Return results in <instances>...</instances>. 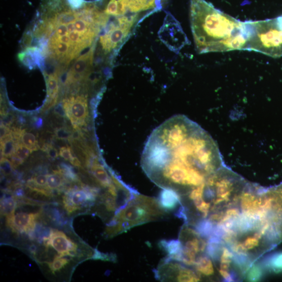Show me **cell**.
<instances>
[{
    "mask_svg": "<svg viewBox=\"0 0 282 282\" xmlns=\"http://www.w3.org/2000/svg\"><path fill=\"white\" fill-rule=\"evenodd\" d=\"M141 164L147 174L164 167H175L208 178L221 168L222 158L206 132L188 118L176 116L153 132Z\"/></svg>",
    "mask_w": 282,
    "mask_h": 282,
    "instance_id": "obj_1",
    "label": "cell"
},
{
    "mask_svg": "<svg viewBox=\"0 0 282 282\" xmlns=\"http://www.w3.org/2000/svg\"><path fill=\"white\" fill-rule=\"evenodd\" d=\"M108 21L97 3L85 4L78 12H57L44 24L47 34L52 32L48 46L52 56L69 63L92 44Z\"/></svg>",
    "mask_w": 282,
    "mask_h": 282,
    "instance_id": "obj_2",
    "label": "cell"
},
{
    "mask_svg": "<svg viewBox=\"0 0 282 282\" xmlns=\"http://www.w3.org/2000/svg\"><path fill=\"white\" fill-rule=\"evenodd\" d=\"M194 41L200 54L245 50L248 40L245 22L216 9L205 0H190Z\"/></svg>",
    "mask_w": 282,
    "mask_h": 282,
    "instance_id": "obj_3",
    "label": "cell"
},
{
    "mask_svg": "<svg viewBox=\"0 0 282 282\" xmlns=\"http://www.w3.org/2000/svg\"><path fill=\"white\" fill-rule=\"evenodd\" d=\"M167 214L158 199L136 195L115 216L105 230V235L115 236L135 226L162 219Z\"/></svg>",
    "mask_w": 282,
    "mask_h": 282,
    "instance_id": "obj_4",
    "label": "cell"
},
{
    "mask_svg": "<svg viewBox=\"0 0 282 282\" xmlns=\"http://www.w3.org/2000/svg\"><path fill=\"white\" fill-rule=\"evenodd\" d=\"M245 23L248 40L245 50L260 52L272 57L282 56V17Z\"/></svg>",
    "mask_w": 282,
    "mask_h": 282,
    "instance_id": "obj_5",
    "label": "cell"
},
{
    "mask_svg": "<svg viewBox=\"0 0 282 282\" xmlns=\"http://www.w3.org/2000/svg\"><path fill=\"white\" fill-rule=\"evenodd\" d=\"M143 18L139 15L117 17L100 38L99 42L104 52L119 48L128 40L136 23Z\"/></svg>",
    "mask_w": 282,
    "mask_h": 282,
    "instance_id": "obj_6",
    "label": "cell"
},
{
    "mask_svg": "<svg viewBox=\"0 0 282 282\" xmlns=\"http://www.w3.org/2000/svg\"><path fill=\"white\" fill-rule=\"evenodd\" d=\"M196 230L184 226L179 240L183 245L182 263L186 266H195L197 256L206 250V244Z\"/></svg>",
    "mask_w": 282,
    "mask_h": 282,
    "instance_id": "obj_7",
    "label": "cell"
},
{
    "mask_svg": "<svg viewBox=\"0 0 282 282\" xmlns=\"http://www.w3.org/2000/svg\"><path fill=\"white\" fill-rule=\"evenodd\" d=\"M98 195V189L85 186H84L82 189H69L63 198L64 208L68 214H73L86 203L94 202Z\"/></svg>",
    "mask_w": 282,
    "mask_h": 282,
    "instance_id": "obj_8",
    "label": "cell"
},
{
    "mask_svg": "<svg viewBox=\"0 0 282 282\" xmlns=\"http://www.w3.org/2000/svg\"><path fill=\"white\" fill-rule=\"evenodd\" d=\"M66 116L72 123L74 128H80L85 124L89 115L87 102L84 96H72L63 100Z\"/></svg>",
    "mask_w": 282,
    "mask_h": 282,
    "instance_id": "obj_9",
    "label": "cell"
},
{
    "mask_svg": "<svg viewBox=\"0 0 282 282\" xmlns=\"http://www.w3.org/2000/svg\"><path fill=\"white\" fill-rule=\"evenodd\" d=\"M44 244L46 248L51 246L59 256L74 257L77 254V244L68 238L62 232L51 230L49 235L44 238Z\"/></svg>",
    "mask_w": 282,
    "mask_h": 282,
    "instance_id": "obj_10",
    "label": "cell"
},
{
    "mask_svg": "<svg viewBox=\"0 0 282 282\" xmlns=\"http://www.w3.org/2000/svg\"><path fill=\"white\" fill-rule=\"evenodd\" d=\"M180 263L166 257L154 272L156 279L161 281H184L188 268Z\"/></svg>",
    "mask_w": 282,
    "mask_h": 282,
    "instance_id": "obj_11",
    "label": "cell"
},
{
    "mask_svg": "<svg viewBox=\"0 0 282 282\" xmlns=\"http://www.w3.org/2000/svg\"><path fill=\"white\" fill-rule=\"evenodd\" d=\"M94 47L79 57L66 76L63 83L70 85L81 81L89 75L93 65Z\"/></svg>",
    "mask_w": 282,
    "mask_h": 282,
    "instance_id": "obj_12",
    "label": "cell"
},
{
    "mask_svg": "<svg viewBox=\"0 0 282 282\" xmlns=\"http://www.w3.org/2000/svg\"><path fill=\"white\" fill-rule=\"evenodd\" d=\"M40 213H20L7 218V225L12 231L16 233H26L30 235L33 233L36 221L40 217Z\"/></svg>",
    "mask_w": 282,
    "mask_h": 282,
    "instance_id": "obj_13",
    "label": "cell"
},
{
    "mask_svg": "<svg viewBox=\"0 0 282 282\" xmlns=\"http://www.w3.org/2000/svg\"><path fill=\"white\" fill-rule=\"evenodd\" d=\"M158 200L161 207L169 213L181 203V197L178 192L172 189H163Z\"/></svg>",
    "mask_w": 282,
    "mask_h": 282,
    "instance_id": "obj_14",
    "label": "cell"
},
{
    "mask_svg": "<svg viewBox=\"0 0 282 282\" xmlns=\"http://www.w3.org/2000/svg\"><path fill=\"white\" fill-rule=\"evenodd\" d=\"M161 249L167 254L168 258L182 263L183 259V245L179 240H162L159 243Z\"/></svg>",
    "mask_w": 282,
    "mask_h": 282,
    "instance_id": "obj_15",
    "label": "cell"
},
{
    "mask_svg": "<svg viewBox=\"0 0 282 282\" xmlns=\"http://www.w3.org/2000/svg\"><path fill=\"white\" fill-rule=\"evenodd\" d=\"M195 266L196 272L200 276L213 275L215 272L213 263L207 256L198 257Z\"/></svg>",
    "mask_w": 282,
    "mask_h": 282,
    "instance_id": "obj_16",
    "label": "cell"
},
{
    "mask_svg": "<svg viewBox=\"0 0 282 282\" xmlns=\"http://www.w3.org/2000/svg\"><path fill=\"white\" fill-rule=\"evenodd\" d=\"M215 226L209 220L204 219L196 224L195 230L202 237L209 238L213 236Z\"/></svg>",
    "mask_w": 282,
    "mask_h": 282,
    "instance_id": "obj_17",
    "label": "cell"
},
{
    "mask_svg": "<svg viewBox=\"0 0 282 282\" xmlns=\"http://www.w3.org/2000/svg\"><path fill=\"white\" fill-rule=\"evenodd\" d=\"M92 171L94 177L102 186L110 188L113 185L107 171L102 166L95 164L92 167Z\"/></svg>",
    "mask_w": 282,
    "mask_h": 282,
    "instance_id": "obj_18",
    "label": "cell"
},
{
    "mask_svg": "<svg viewBox=\"0 0 282 282\" xmlns=\"http://www.w3.org/2000/svg\"><path fill=\"white\" fill-rule=\"evenodd\" d=\"M17 144L11 132L5 139L1 140L2 156L11 158L15 153Z\"/></svg>",
    "mask_w": 282,
    "mask_h": 282,
    "instance_id": "obj_19",
    "label": "cell"
},
{
    "mask_svg": "<svg viewBox=\"0 0 282 282\" xmlns=\"http://www.w3.org/2000/svg\"><path fill=\"white\" fill-rule=\"evenodd\" d=\"M17 206V201L15 197H4L1 201V213L6 218L14 215Z\"/></svg>",
    "mask_w": 282,
    "mask_h": 282,
    "instance_id": "obj_20",
    "label": "cell"
},
{
    "mask_svg": "<svg viewBox=\"0 0 282 282\" xmlns=\"http://www.w3.org/2000/svg\"><path fill=\"white\" fill-rule=\"evenodd\" d=\"M47 85L49 99L58 98L59 86L57 73L47 76Z\"/></svg>",
    "mask_w": 282,
    "mask_h": 282,
    "instance_id": "obj_21",
    "label": "cell"
},
{
    "mask_svg": "<svg viewBox=\"0 0 282 282\" xmlns=\"http://www.w3.org/2000/svg\"><path fill=\"white\" fill-rule=\"evenodd\" d=\"M264 267L273 270L275 272L282 271V254H275L263 261Z\"/></svg>",
    "mask_w": 282,
    "mask_h": 282,
    "instance_id": "obj_22",
    "label": "cell"
},
{
    "mask_svg": "<svg viewBox=\"0 0 282 282\" xmlns=\"http://www.w3.org/2000/svg\"><path fill=\"white\" fill-rule=\"evenodd\" d=\"M54 172L47 175V187L51 190L60 189L65 180L59 172L55 171Z\"/></svg>",
    "mask_w": 282,
    "mask_h": 282,
    "instance_id": "obj_23",
    "label": "cell"
},
{
    "mask_svg": "<svg viewBox=\"0 0 282 282\" xmlns=\"http://www.w3.org/2000/svg\"><path fill=\"white\" fill-rule=\"evenodd\" d=\"M20 143L32 151L38 150L39 149L38 141L36 136L31 133L26 132L25 130H24L21 135Z\"/></svg>",
    "mask_w": 282,
    "mask_h": 282,
    "instance_id": "obj_24",
    "label": "cell"
},
{
    "mask_svg": "<svg viewBox=\"0 0 282 282\" xmlns=\"http://www.w3.org/2000/svg\"><path fill=\"white\" fill-rule=\"evenodd\" d=\"M55 171L59 172L66 181L76 182L79 181L78 176L73 167L65 164H61L59 170Z\"/></svg>",
    "mask_w": 282,
    "mask_h": 282,
    "instance_id": "obj_25",
    "label": "cell"
},
{
    "mask_svg": "<svg viewBox=\"0 0 282 282\" xmlns=\"http://www.w3.org/2000/svg\"><path fill=\"white\" fill-rule=\"evenodd\" d=\"M69 260L63 258L59 255L55 256L54 261L52 262H48L50 269L53 273L59 271L65 267L68 263Z\"/></svg>",
    "mask_w": 282,
    "mask_h": 282,
    "instance_id": "obj_26",
    "label": "cell"
},
{
    "mask_svg": "<svg viewBox=\"0 0 282 282\" xmlns=\"http://www.w3.org/2000/svg\"><path fill=\"white\" fill-rule=\"evenodd\" d=\"M32 151L30 149L23 145L22 144L19 143L16 145L15 151L13 155L24 162Z\"/></svg>",
    "mask_w": 282,
    "mask_h": 282,
    "instance_id": "obj_27",
    "label": "cell"
},
{
    "mask_svg": "<svg viewBox=\"0 0 282 282\" xmlns=\"http://www.w3.org/2000/svg\"><path fill=\"white\" fill-rule=\"evenodd\" d=\"M262 275V268L256 264L250 270L248 275V279L251 281H258L261 279Z\"/></svg>",
    "mask_w": 282,
    "mask_h": 282,
    "instance_id": "obj_28",
    "label": "cell"
},
{
    "mask_svg": "<svg viewBox=\"0 0 282 282\" xmlns=\"http://www.w3.org/2000/svg\"><path fill=\"white\" fill-rule=\"evenodd\" d=\"M73 132L65 127L57 128L55 131L56 137L60 140H68L72 139Z\"/></svg>",
    "mask_w": 282,
    "mask_h": 282,
    "instance_id": "obj_29",
    "label": "cell"
},
{
    "mask_svg": "<svg viewBox=\"0 0 282 282\" xmlns=\"http://www.w3.org/2000/svg\"><path fill=\"white\" fill-rule=\"evenodd\" d=\"M42 150L47 153L48 156L49 158H51V159H56L59 154L57 150L54 147L49 144H45L44 145Z\"/></svg>",
    "mask_w": 282,
    "mask_h": 282,
    "instance_id": "obj_30",
    "label": "cell"
},
{
    "mask_svg": "<svg viewBox=\"0 0 282 282\" xmlns=\"http://www.w3.org/2000/svg\"><path fill=\"white\" fill-rule=\"evenodd\" d=\"M13 167L11 162L7 159L6 157L1 158V169L3 173L6 174H9L12 170Z\"/></svg>",
    "mask_w": 282,
    "mask_h": 282,
    "instance_id": "obj_31",
    "label": "cell"
},
{
    "mask_svg": "<svg viewBox=\"0 0 282 282\" xmlns=\"http://www.w3.org/2000/svg\"><path fill=\"white\" fill-rule=\"evenodd\" d=\"M59 155L63 159L70 161L74 157L72 149L68 147H63L60 149Z\"/></svg>",
    "mask_w": 282,
    "mask_h": 282,
    "instance_id": "obj_32",
    "label": "cell"
},
{
    "mask_svg": "<svg viewBox=\"0 0 282 282\" xmlns=\"http://www.w3.org/2000/svg\"><path fill=\"white\" fill-rule=\"evenodd\" d=\"M14 120V116L9 113H2V124L10 127Z\"/></svg>",
    "mask_w": 282,
    "mask_h": 282,
    "instance_id": "obj_33",
    "label": "cell"
},
{
    "mask_svg": "<svg viewBox=\"0 0 282 282\" xmlns=\"http://www.w3.org/2000/svg\"><path fill=\"white\" fill-rule=\"evenodd\" d=\"M67 2L73 9H81L85 5L84 0H67Z\"/></svg>",
    "mask_w": 282,
    "mask_h": 282,
    "instance_id": "obj_34",
    "label": "cell"
},
{
    "mask_svg": "<svg viewBox=\"0 0 282 282\" xmlns=\"http://www.w3.org/2000/svg\"><path fill=\"white\" fill-rule=\"evenodd\" d=\"M11 132V130L3 124L1 125V129H0V132H1V140L5 139Z\"/></svg>",
    "mask_w": 282,
    "mask_h": 282,
    "instance_id": "obj_35",
    "label": "cell"
},
{
    "mask_svg": "<svg viewBox=\"0 0 282 282\" xmlns=\"http://www.w3.org/2000/svg\"><path fill=\"white\" fill-rule=\"evenodd\" d=\"M11 162L13 168H16V167L19 166L24 162L19 159L14 155H13L11 157Z\"/></svg>",
    "mask_w": 282,
    "mask_h": 282,
    "instance_id": "obj_36",
    "label": "cell"
},
{
    "mask_svg": "<svg viewBox=\"0 0 282 282\" xmlns=\"http://www.w3.org/2000/svg\"><path fill=\"white\" fill-rule=\"evenodd\" d=\"M55 113L60 117L66 116L63 104H59L55 109Z\"/></svg>",
    "mask_w": 282,
    "mask_h": 282,
    "instance_id": "obj_37",
    "label": "cell"
},
{
    "mask_svg": "<svg viewBox=\"0 0 282 282\" xmlns=\"http://www.w3.org/2000/svg\"><path fill=\"white\" fill-rule=\"evenodd\" d=\"M70 163H72L73 165L76 167H81V164L78 158L74 156L72 158V160H70Z\"/></svg>",
    "mask_w": 282,
    "mask_h": 282,
    "instance_id": "obj_38",
    "label": "cell"
},
{
    "mask_svg": "<svg viewBox=\"0 0 282 282\" xmlns=\"http://www.w3.org/2000/svg\"><path fill=\"white\" fill-rule=\"evenodd\" d=\"M42 123H43V121L41 119H38L36 121V122H35V126H36L38 128H40L42 126Z\"/></svg>",
    "mask_w": 282,
    "mask_h": 282,
    "instance_id": "obj_39",
    "label": "cell"
}]
</instances>
